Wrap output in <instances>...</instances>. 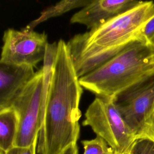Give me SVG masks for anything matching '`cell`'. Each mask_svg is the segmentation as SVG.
Instances as JSON below:
<instances>
[{
    "label": "cell",
    "instance_id": "cell-3",
    "mask_svg": "<svg viewBox=\"0 0 154 154\" xmlns=\"http://www.w3.org/2000/svg\"><path fill=\"white\" fill-rule=\"evenodd\" d=\"M154 16V2L141 1L99 27L75 35L84 45L97 50L120 51L141 37L142 30Z\"/></svg>",
    "mask_w": 154,
    "mask_h": 154
},
{
    "label": "cell",
    "instance_id": "cell-16",
    "mask_svg": "<svg viewBox=\"0 0 154 154\" xmlns=\"http://www.w3.org/2000/svg\"><path fill=\"white\" fill-rule=\"evenodd\" d=\"M154 36V16L147 22L142 30L141 37L151 43Z\"/></svg>",
    "mask_w": 154,
    "mask_h": 154
},
{
    "label": "cell",
    "instance_id": "cell-2",
    "mask_svg": "<svg viewBox=\"0 0 154 154\" xmlns=\"http://www.w3.org/2000/svg\"><path fill=\"white\" fill-rule=\"evenodd\" d=\"M153 73L154 46L141 37L79 81L96 96L114 97Z\"/></svg>",
    "mask_w": 154,
    "mask_h": 154
},
{
    "label": "cell",
    "instance_id": "cell-9",
    "mask_svg": "<svg viewBox=\"0 0 154 154\" xmlns=\"http://www.w3.org/2000/svg\"><path fill=\"white\" fill-rule=\"evenodd\" d=\"M35 75L34 67L30 66L0 63V111L11 107Z\"/></svg>",
    "mask_w": 154,
    "mask_h": 154
},
{
    "label": "cell",
    "instance_id": "cell-14",
    "mask_svg": "<svg viewBox=\"0 0 154 154\" xmlns=\"http://www.w3.org/2000/svg\"><path fill=\"white\" fill-rule=\"evenodd\" d=\"M129 154H154V142L147 138H137Z\"/></svg>",
    "mask_w": 154,
    "mask_h": 154
},
{
    "label": "cell",
    "instance_id": "cell-8",
    "mask_svg": "<svg viewBox=\"0 0 154 154\" xmlns=\"http://www.w3.org/2000/svg\"><path fill=\"white\" fill-rule=\"evenodd\" d=\"M141 1L135 0H93L75 13L70 22L80 23L93 29L112 18L129 10Z\"/></svg>",
    "mask_w": 154,
    "mask_h": 154
},
{
    "label": "cell",
    "instance_id": "cell-1",
    "mask_svg": "<svg viewBox=\"0 0 154 154\" xmlns=\"http://www.w3.org/2000/svg\"><path fill=\"white\" fill-rule=\"evenodd\" d=\"M82 93L67 44L57 43V52L51 80L43 96L41 126L37 152L60 154L77 144L81 113L79 108Z\"/></svg>",
    "mask_w": 154,
    "mask_h": 154
},
{
    "label": "cell",
    "instance_id": "cell-5",
    "mask_svg": "<svg viewBox=\"0 0 154 154\" xmlns=\"http://www.w3.org/2000/svg\"><path fill=\"white\" fill-rule=\"evenodd\" d=\"M44 73L42 67L14 100L11 107L18 117L14 147H26L38 140L41 126Z\"/></svg>",
    "mask_w": 154,
    "mask_h": 154
},
{
    "label": "cell",
    "instance_id": "cell-19",
    "mask_svg": "<svg viewBox=\"0 0 154 154\" xmlns=\"http://www.w3.org/2000/svg\"><path fill=\"white\" fill-rule=\"evenodd\" d=\"M151 43L154 46V36H153V37L152 38V39L151 40Z\"/></svg>",
    "mask_w": 154,
    "mask_h": 154
},
{
    "label": "cell",
    "instance_id": "cell-12",
    "mask_svg": "<svg viewBox=\"0 0 154 154\" xmlns=\"http://www.w3.org/2000/svg\"><path fill=\"white\" fill-rule=\"evenodd\" d=\"M81 144L84 154H116L108 143L99 136L91 140H82Z\"/></svg>",
    "mask_w": 154,
    "mask_h": 154
},
{
    "label": "cell",
    "instance_id": "cell-4",
    "mask_svg": "<svg viewBox=\"0 0 154 154\" xmlns=\"http://www.w3.org/2000/svg\"><path fill=\"white\" fill-rule=\"evenodd\" d=\"M82 125L90 126L116 154L125 152L136 140L116 106L114 97L96 96L85 112Z\"/></svg>",
    "mask_w": 154,
    "mask_h": 154
},
{
    "label": "cell",
    "instance_id": "cell-20",
    "mask_svg": "<svg viewBox=\"0 0 154 154\" xmlns=\"http://www.w3.org/2000/svg\"><path fill=\"white\" fill-rule=\"evenodd\" d=\"M0 154H4V152H3L0 151Z\"/></svg>",
    "mask_w": 154,
    "mask_h": 154
},
{
    "label": "cell",
    "instance_id": "cell-18",
    "mask_svg": "<svg viewBox=\"0 0 154 154\" xmlns=\"http://www.w3.org/2000/svg\"><path fill=\"white\" fill-rule=\"evenodd\" d=\"M130 149H131V147L128 150H126L125 152H124L123 153H122V154H129V151H130Z\"/></svg>",
    "mask_w": 154,
    "mask_h": 154
},
{
    "label": "cell",
    "instance_id": "cell-15",
    "mask_svg": "<svg viewBox=\"0 0 154 154\" xmlns=\"http://www.w3.org/2000/svg\"><path fill=\"white\" fill-rule=\"evenodd\" d=\"M37 141L38 140L35 141L29 147H14L8 152H4V154H36Z\"/></svg>",
    "mask_w": 154,
    "mask_h": 154
},
{
    "label": "cell",
    "instance_id": "cell-13",
    "mask_svg": "<svg viewBox=\"0 0 154 154\" xmlns=\"http://www.w3.org/2000/svg\"><path fill=\"white\" fill-rule=\"evenodd\" d=\"M147 138L154 142V103L136 135L137 138Z\"/></svg>",
    "mask_w": 154,
    "mask_h": 154
},
{
    "label": "cell",
    "instance_id": "cell-10",
    "mask_svg": "<svg viewBox=\"0 0 154 154\" xmlns=\"http://www.w3.org/2000/svg\"><path fill=\"white\" fill-rule=\"evenodd\" d=\"M18 128V117L12 108L0 111V149L5 153L14 147Z\"/></svg>",
    "mask_w": 154,
    "mask_h": 154
},
{
    "label": "cell",
    "instance_id": "cell-17",
    "mask_svg": "<svg viewBox=\"0 0 154 154\" xmlns=\"http://www.w3.org/2000/svg\"><path fill=\"white\" fill-rule=\"evenodd\" d=\"M60 154H78V147L77 144L70 146Z\"/></svg>",
    "mask_w": 154,
    "mask_h": 154
},
{
    "label": "cell",
    "instance_id": "cell-6",
    "mask_svg": "<svg viewBox=\"0 0 154 154\" xmlns=\"http://www.w3.org/2000/svg\"><path fill=\"white\" fill-rule=\"evenodd\" d=\"M48 44L45 32L8 29L3 35L0 63L34 67L44 60Z\"/></svg>",
    "mask_w": 154,
    "mask_h": 154
},
{
    "label": "cell",
    "instance_id": "cell-7",
    "mask_svg": "<svg viewBox=\"0 0 154 154\" xmlns=\"http://www.w3.org/2000/svg\"><path fill=\"white\" fill-rule=\"evenodd\" d=\"M114 100L136 137L154 103V73L117 94Z\"/></svg>",
    "mask_w": 154,
    "mask_h": 154
},
{
    "label": "cell",
    "instance_id": "cell-11",
    "mask_svg": "<svg viewBox=\"0 0 154 154\" xmlns=\"http://www.w3.org/2000/svg\"><path fill=\"white\" fill-rule=\"evenodd\" d=\"M93 0H63L44 9L37 19L31 21L23 29L31 31L41 22L50 18L60 16L72 9L84 7L89 4Z\"/></svg>",
    "mask_w": 154,
    "mask_h": 154
}]
</instances>
